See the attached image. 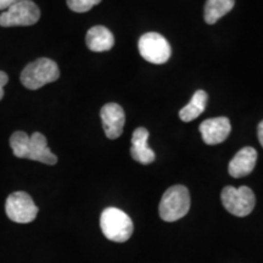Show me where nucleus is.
I'll return each mask as SVG.
<instances>
[{
	"label": "nucleus",
	"mask_w": 263,
	"mask_h": 263,
	"mask_svg": "<svg viewBox=\"0 0 263 263\" xmlns=\"http://www.w3.org/2000/svg\"><path fill=\"white\" fill-rule=\"evenodd\" d=\"M10 146L18 159L38 161L49 166H54L58 162V157L48 147L47 138L39 132L33 133L31 137L25 132H15L10 137Z\"/></svg>",
	"instance_id": "f257e3e1"
},
{
	"label": "nucleus",
	"mask_w": 263,
	"mask_h": 263,
	"mask_svg": "<svg viewBox=\"0 0 263 263\" xmlns=\"http://www.w3.org/2000/svg\"><path fill=\"white\" fill-rule=\"evenodd\" d=\"M100 228L105 238L114 242H126L133 234L130 217L116 207H107L100 216Z\"/></svg>",
	"instance_id": "f03ea898"
},
{
	"label": "nucleus",
	"mask_w": 263,
	"mask_h": 263,
	"mask_svg": "<svg viewBox=\"0 0 263 263\" xmlns=\"http://www.w3.org/2000/svg\"><path fill=\"white\" fill-rule=\"evenodd\" d=\"M60 77L57 62L51 59L41 58L31 62L21 72V82L27 89L37 90L45 84L52 83Z\"/></svg>",
	"instance_id": "7ed1b4c3"
},
{
	"label": "nucleus",
	"mask_w": 263,
	"mask_h": 263,
	"mask_svg": "<svg viewBox=\"0 0 263 263\" xmlns=\"http://www.w3.org/2000/svg\"><path fill=\"white\" fill-rule=\"evenodd\" d=\"M190 210V194L184 185H173L164 192L159 206L160 217L164 222H176Z\"/></svg>",
	"instance_id": "20e7f679"
},
{
	"label": "nucleus",
	"mask_w": 263,
	"mask_h": 263,
	"mask_svg": "<svg viewBox=\"0 0 263 263\" xmlns=\"http://www.w3.org/2000/svg\"><path fill=\"white\" fill-rule=\"evenodd\" d=\"M221 199L227 211L236 217L249 216L256 205V196L249 186H226L222 190Z\"/></svg>",
	"instance_id": "39448f33"
},
{
	"label": "nucleus",
	"mask_w": 263,
	"mask_h": 263,
	"mask_svg": "<svg viewBox=\"0 0 263 263\" xmlns=\"http://www.w3.org/2000/svg\"><path fill=\"white\" fill-rule=\"evenodd\" d=\"M138 50L144 60L154 65L166 64L172 52L168 41L156 32L141 35L138 42Z\"/></svg>",
	"instance_id": "423d86ee"
},
{
	"label": "nucleus",
	"mask_w": 263,
	"mask_h": 263,
	"mask_svg": "<svg viewBox=\"0 0 263 263\" xmlns=\"http://www.w3.org/2000/svg\"><path fill=\"white\" fill-rule=\"evenodd\" d=\"M41 18V10L32 0H21L0 15L2 27L33 26Z\"/></svg>",
	"instance_id": "0eeeda50"
},
{
	"label": "nucleus",
	"mask_w": 263,
	"mask_h": 263,
	"mask_svg": "<svg viewBox=\"0 0 263 263\" xmlns=\"http://www.w3.org/2000/svg\"><path fill=\"white\" fill-rule=\"evenodd\" d=\"M5 211L10 221L26 224L34 221L39 209L27 193L15 192L6 199Z\"/></svg>",
	"instance_id": "6e6552de"
},
{
	"label": "nucleus",
	"mask_w": 263,
	"mask_h": 263,
	"mask_svg": "<svg viewBox=\"0 0 263 263\" xmlns=\"http://www.w3.org/2000/svg\"><path fill=\"white\" fill-rule=\"evenodd\" d=\"M105 134L108 139H117L122 136L123 127L126 123V115L122 106L116 103L104 105L100 111Z\"/></svg>",
	"instance_id": "1a4fd4ad"
},
{
	"label": "nucleus",
	"mask_w": 263,
	"mask_h": 263,
	"mask_svg": "<svg viewBox=\"0 0 263 263\" xmlns=\"http://www.w3.org/2000/svg\"><path fill=\"white\" fill-rule=\"evenodd\" d=\"M203 143L207 145H217L229 137L232 126L229 118L215 117L203 121L199 127Z\"/></svg>",
	"instance_id": "9d476101"
},
{
	"label": "nucleus",
	"mask_w": 263,
	"mask_h": 263,
	"mask_svg": "<svg viewBox=\"0 0 263 263\" xmlns=\"http://www.w3.org/2000/svg\"><path fill=\"white\" fill-rule=\"evenodd\" d=\"M257 162V151L254 147H242L229 162L228 172L234 178H242L252 172Z\"/></svg>",
	"instance_id": "9b49d317"
},
{
	"label": "nucleus",
	"mask_w": 263,
	"mask_h": 263,
	"mask_svg": "<svg viewBox=\"0 0 263 263\" xmlns=\"http://www.w3.org/2000/svg\"><path fill=\"white\" fill-rule=\"evenodd\" d=\"M147 140H149V130L146 128L139 127L133 132L130 155L133 160L141 164H150L156 159L155 153L147 146Z\"/></svg>",
	"instance_id": "f8f14e48"
},
{
	"label": "nucleus",
	"mask_w": 263,
	"mask_h": 263,
	"mask_svg": "<svg viewBox=\"0 0 263 263\" xmlns=\"http://www.w3.org/2000/svg\"><path fill=\"white\" fill-rule=\"evenodd\" d=\"M85 43L89 50L94 52L108 51L114 48L115 38L112 32L104 26H94L85 35Z\"/></svg>",
	"instance_id": "ddd939ff"
},
{
	"label": "nucleus",
	"mask_w": 263,
	"mask_h": 263,
	"mask_svg": "<svg viewBox=\"0 0 263 263\" xmlns=\"http://www.w3.org/2000/svg\"><path fill=\"white\" fill-rule=\"evenodd\" d=\"M207 100H209V97H207L205 90H196L188 105H185L179 111L180 120L183 122H190V121H194L195 118L199 117L205 111Z\"/></svg>",
	"instance_id": "4468645a"
},
{
	"label": "nucleus",
	"mask_w": 263,
	"mask_h": 263,
	"mask_svg": "<svg viewBox=\"0 0 263 263\" xmlns=\"http://www.w3.org/2000/svg\"><path fill=\"white\" fill-rule=\"evenodd\" d=\"M235 0H207L205 4V22L207 25H215L218 20L232 11Z\"/></svg>",
	"instance_id": "2eb2a0df"
},
{
	"label": "nucleus",
	"mask_w": 263,
	"mask_h": 263,
	"mask_svg": "<svg viewBox=\"0 0 263 263\" xmlns=\"http://www.w3.org/2000/svg\"><path fill=\"white\" fill-rule=\"evenodd\" d=\"M101 0H67V6L74 12H87Z\"/></svg>",
	"instance_id": "dca6fc26"
},
{
	"label": "nucleus",
	"mask_w": 263,
	"mask_h": 263,
	"mask_svg": "<svg viewBox=\"0 0 263 263\" xmlns=\"http://www.w3.org/2000/svg\"><path fill=\"white\" fill-rule=\"evenodd\" d=\"M9 82V77L5 72L0 71V100L4 98V87L8 84Z\"/></svg>",
	"instance_id": "f3484780"
},
{
	"label": "nucleus",
	"mask_w": 263,
	"mask_h": 263,
	"mask_svg": "<svg viewBox=\"0 0 263 263\" xmlns=\"http://www.w3.org/2000/svg\"><path fill=\"white\" fill-rule=\"evenodd\" d=\"M21 0H0V10H8Z\"/></svg>",
	"instance_id": "a211bd4d"
},
{
	"label": "nucleus",
	"mask_w": 263,
	"mask_h": 263,
	"mask_svg": "<svg viewBox=\"0 0 263 263\" xmlns=\"http://www.w3.org/2000/svg\"><path fill=\"white\" fill-rule=\"evenodd\" d=\"M257 136H258V140L259 143H261V145L263 147V120L261 121V123L258 124V128H257Z\"/></svg>",
	"instance_id": "6ab92c4d"
}]
</instances>
